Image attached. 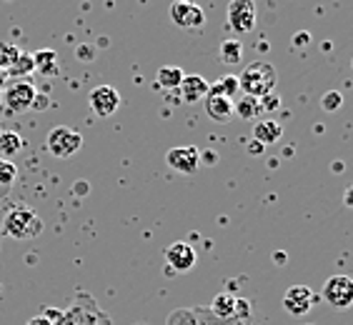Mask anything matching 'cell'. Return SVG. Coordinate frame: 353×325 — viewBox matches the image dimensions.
Listing matches in <instances>:
<instances>
[{
    "label": "cell",
    "mask_w": 353,
    "mask_h": 325,
    "mask_svg": "<svg viewBox=\"0 0 353 325\" xmlns=\"http://www.w3.org/2000/svg\"><path fill=\"white\" fill-rule=\"evenodd\" d=\"M0 238H3V228H0Z\"/></svg>",
    "instance_id": "cell-33"
},
{
    "label": "cell",
    "mask_w": 353,
    "mask_h": 325,
    "mask_svg": "<svg viewBox=\"0 0 353 325\" xmlns=\"http://www.w3.org/2000/svg\"><path fill=\"white\" fill-rule=\"evenodd\" d=\"M21 148H23V138L18 136L15 130L0 133V153H3V156H15Z\"/></svg>",
    "instance_id": "cell-22"
},
{
    "label": "cell",
    "mask_w": 353,
    "mask_h": 325,
    "mask_svg": "<svg viewBox=\"0 0 353 325\" xmlns=\"http://www.w3.org/2000/svg\"><path fill=\"white\" fill-rule=\"evenodd\" d=\"M30 61H33V68L38 70L41 75H46V78H53L58 70H61V63H58V55L53 53V50H38V53L30 55Z\"/></svg>",
    "instance_id": "cell-17"
},
{
    "label": "cell",
    "mask_w": 353,
    "mask_h": 325,
    "mask_svg": "<svg viewBox=\"0 0 353 325\" xmlns=\"http://www.w3.org/2000/svg\"><path fill=\"white\" fill-rule=\"evenodd\" d=\"M0 228L13 240H33L43 233V218L28 205H10L3 213Z\"/></svg>",
    "instance_id": "cell-2"
},
{
    "label": "cell",
    "mask_w": 353,
    "mask_h": 325,
    "mask_svg": "<svg viewBox=\"0 0 353 325\" xmlns=\"http://www.w3.org/2000/svg\"><path fill=\"white\" fill-rule=\"evenodd\" d=\"M75 53H81L83 61H90V58H93V55H90V53H93V50H90L88 45H81V48H78V50H75Z\"/></svg>",
    "instance_id": "cell-31"
},
{
    "label": "cell",
    "mask_w": 353,
    "mask_h": 325,
    "mask_svg": "<svg viewBox=\"0 0 353 325\" xmlns=\"http://www.w3.org/2000/svg\"><path fill=\"white\" fill-rule=\"evenodd\" d=\"M238 85H241V93L251 95V98H263V95L273 93L276 85H279V73L271 63L256 61L251 65H245V70L238 75Z\"/></svg>",
    "instance_id": "cell-3"
},
{
    "label": "cell",
    "mask_w": 353,
    "mask_h": 325,
    "mask_svg": "<svg viewBox=\"0 0 353 325\" xmlns=\"http://www.w3.org/2000/svg\"><path fill=\"white\" fill-rule=\"evenodd\" d=\"M88 105H90V110H93V116L110 118L121 108V93H118L113 85H98V88L90 90Z\"/></svg>",
    "instance_id": "cell-10"
},
{
    "label": "cell",
    "mask_w": 353,
    "mask_h": 325,
    "mask_svg": "<svg viewBox=\"0 0 353 325\" xmlns=\"http://www.w3.org/2000/svg\"><path fill=\"white\" fill-rule=\"evenodd\" d=\"M181 98H183L185 103H198V101H203L205 95H208V90H211V85L205 83L203 75H185L183 83H181Z\"/></svg>",
    "instance_id": "cell-14"
},
{
    "label": "cell",
    "mask_w": 353,
    "mask_h": 325,
    "mask_svg": "<svg viewBox=\"0 0 353 325\" xmlns=\"http://www.w3.org/2000/svg\"><path fill=\"white\" fill-rule=\"evenodd\" d=\"M343 205L353 208V185H351V188H346V193H343Z\"/></svg>",
    "instance_id": "cell-32"
},
{
    "label": "cell",
    "mask_w": 353,
    "mask_h": 325,
    "mask_svg": "<svg viewBox=\"0 0 353 325\" xmlns=\"http://www.w3.org/2000/svg\"><path fill=\"white\" fill-rule=\"evenodd\" d=\"M241 55H243V45H241L238 38H225V41L221 43L218 58H221L225 65H236V63H241Z\"/></svg>",
    "instance_id": "cell-20"
},
{
    "label": "cell",
    "mask_w": 353,
    "mask_h": 325,
    "mask_svg": "<svg viewBox=\"0 0 353 325\" xmlns=\"http://www.w3.org/2000/svg\"><path fill=\"white\" fill-rule=\"evenodd\" d=\"M321 298L326 300L331 308H339V311H346L353 305V278L351 275H331V278L323 283V291H321Z\"/></svg>",
    "instance_id": "cell-5"
},
{
    "label": "cell",
    "mask_w": 353,
    "mask_h": 325,
    "mask_svg": "<svg viewBox=\"0 0 353 325\" xmlns=\"http://www.w3.org/2000/svg\"><path fill=\"white\" fill-rule=\"evenodd\" d=\"M46 148L53 158H70L83 148V136L68 125H58L48 133Z\"/></svg>",
    "instance_id": "cell-4"
},
{
    "label": "cell",
    "mask_w": 353,
    "mask_h": 325,
    "mask_svg": "<svg viewBox=\"0 0 353 325\" xmlns=\"http://www.w3.org/2000/svg\"><path fill=\"white\" fill-rule=\"evenodd\" d=\"M351 70H353V61H351Z\"/></svg>",
    "instance_id": "cell-35"
},
{
    "label": "cell",
    "mask_w": 353,
    "mask_h": 325,
    "mask_svg": "<svg viewBox=\"0 0 353 325\" xmlns=\"http://www.w3.org/2000/svg\"><path fill=\"white\" fill-rule=\"evenodd\" d=\"M341 103H343V98H341L339 90H331V93H326L323 98H321V108L326 110V113H331V110H339Z\"/></svg>",
    "instance_id": "cell-27"
},
{
    "label": "cell",
    "mask_w": 353,
    "mask_h": 325,
    "mask_svg": "<svg viewBox=\"0 0 353 325\" xmlns=\"http://www.w3.org/2000/svg\"><path fill=\"white\" fill-rule=\"evenodd\" d=\"M259 108L263 110V113H273V110H279L281 108V98L276 93H268V95H263L259 101Z\"/></svg>",
    "instance_id": "cell-28"
},
{
    "label": "cell",
    "mask_w": 353,
    "mask_h": 325,
    "mask_svg": "<svg viewBox=\"0 0 353 325\" xmlns=\"http://www.w3.org/2000/svg\"><path fill=\"white\" fill-rule=\"evenodd\" d=\"M203 105H205V116L211 118L213 123H221V125L231 123L233 116H236V113H233V101L218 88L216 83H213L208 95L203 98Z\"/></svg>",
    "instance_id": "cell-9"
},
{
    "label": "cell",
    "mask_w": 353,
    "mask_h": 325,
    "mask_svg": "<svg viewBox=\"0 0 353 325\" xmlns=\"http://www.w3.org/2000/svg\"><path fill=\"white\" fill-rule=\"evenodd\" d=\"M283 308L291 318H303L313 311V291L308 285H291L283 295Z\"/></svg>",
    "instance_id": "cell-11"
},
{
    "label": "cell",
    "mask_w": 353,
    "mask_h": 325,
    "mask_svg": "<svg viewBox=\"0 0 353 325\" xmlns=\"http://www.w3.org/2000/svg\"><path fill=\"white\" fill-rule=\"evenodd\" d=\"M185 73L178 65H163V68H158L156 73V85L163 90H178L181 88V83H183Z\"/></svg>",
    "instance_id": "cell-18"
},
{
    "label": "cell",
    "mask_w": 353,
    "mask_h": 325,
    "mask_svg": "<svg viewBox=\"0 0 353 325\" xmlns=\"http://www.w3.org/2000/svg\"><path fill=\"white\" fill-rule=\"evenodd\" d=\"M208 311H211L218 320H236L238 295H233V293H218Z\"/></svg>",
    "instance_id": "cell-16"
},
{
    "label": "cell",
    "mask_w": 353,
    "mask_h": 325,
    "mask_svg": "<svg viewBox=\"0 0 353 325\" xmlns=\"http://www.w3.org/2000/svg\"><path fill=\"white\" fill-rule=\"evenodd\" d=\"M196 251L190 248L188 243L178 240V243H170L165 248V268H168L170 275L176 273H188L193 265H196Z\"/></svg>",
    "instance_id": "cell-12"
},
{
    "label": "cell",
    "mask_w": 353,
    "mask_h": 325,
    "mask_svg": "<svg viewBox=\"0 0 353 325\" xmlns=\"http://www.w3.org/2000/svg\"><path fill=\"white\" fill-rule=\"evenodd\" d=\"M136 325H145V323H136Z\"/></svg>",
    "instance_id": "cell-36"
},
{
    "label": "cell",
    "mask_w": 353,
    "mask_h": 325,
    "mask_svg": "<svg viewBox=\"0 0 353 325\" xmlns=\"http://www.w3.org/2000/svg\"><path fill=\"white\" fill-rule=\"evenodd\" d=\"M61 315V311L58 308H46V311L41 313V315H33V318L28 320L26 325H53V320Z\"/></svg>",
    "instance_id": "cell-26"
},
{
    "label": "cell",
    "mask_w": 353,
    "mask_h": 325,
    "mask_svg": "<svg viewBox=\"0 0 353 325\" xmlns=\"http://www.w3.org/2000/svg\"><path fill=\"white\" fill-rule=\"evenodd\" d=\"M281 136H283V128H281V123L273 120V118H265V120H259L253 125V140H259L263 148L279 143Z\"/></svg>",
    "instance_id": "cell-15"
},
{
    "label": "cell",
    "mask_w": 353,
    "mask_h": 325,
    "mask_svg": "<svg viewBox=\"0 0 353 325\" xmlns=\"http://www.w3.org/2000/svg\"><path fill=\"white\" fill-rule=\"evenodd\" d=\"M165 325H198V311L196 308H178L168 315Z\"/></svg>",
    "instance_id": "cell-23"
},
{
    "label": "cell",
    "mask_w": 353,
    "mask_h": 325,
    "mask_svg": "<svg viewBox=\"0 0 353 325\" xmlns=\"http://www.w3.org/2000/svg\"><path fill=\"white\" fill-rule=\"evenodd\" d=\"M53 325H113L110 315L103 311L90 293H75L70 305L53 320Z\"/></svg>",
    "instance_id": "cell-1"
},
{
    "label": "cell",
    "mask_w": 353,
    "mask_h": 325,
    "mask_svg": "<svg viewBox=\"0 0 353 325\" xmlns=\"http://www.w3.org/2000/svg\"><path fill=\"white\" fill-rule=\"evenodd\" d=\"M311 41V33H303V30H301V33H296V41H293V45L299 48V45H303V43H308Z\"/></svg>",
    "instance_id": "cell-29"
},
{
    "label": "cell",
    "mask_w": 353,
    "mask_h": 325,
    "mask_svg": "<svg viewBox=\"0 0 353 325\" xmlns=\"http://www.w3.org/2000/svg\"><path fill=\"white\" fill-rule=\"evenodd\" d=\"M15 176H18V170H15L13 162L8 160V158H0V198H3L8 190L13 188Z\"/></svg>",
    "instance_id": "cell-21"
},
{
    "label": "cell",
    "mask_w": 353,
    "mask_h": 325,
    "mask_svg": "<svg viewBox=\"0 0 353 325\" xmlns=\"http://www.w3.org/2000/svg\"><path fill=\"white\" fill-rule=\"evenodd\" d=\"M198 311V325H238V320H218L208 308H196Z\"/></svg>",
    "instance_id": "cell-25"
},
{
    "label": "cell",
    "mask_w": 353,
    "mask_h": 325,
    "mask_svg": "<svg viewBox=\"0 0 353 325\" xmlns=\"http://www.w3.org/2000/svg\"><path fill=\"white\" fill-rule=\"evenodd\" d=\"M170 21L176 23L178 28L196 30V28L205 25V13L203 8L193 3V0H176V3H170Z\"/></svg>",
    "instance_id": "cell-8"
},
{
    "label": "cell",
    "mask_w": 353,
    "mask_h": 325,
    "mask_svg": "<svg viewBox=\"0 0 353 325\" xmlns=\"http://www.w3.org/2000/svg\"><path fill=\"white\" fill-rule=\"evenodd\" d=\"M238 325H248V323H238Z\"/></svg>",
    "instance_id": "cell-34"
},
{
    "label": "cell",
    "mask_w": 353,
    "mask_h": 325,
    "mask_svg": "<svg viewBox=\"0 0 353 325\" xmlns=\"http://www.w3.org/2000/svg\"><path fill=\"white\" fill-rule=\"evenodd\" d=\"M248 150H251V156H261V153H263V145H261V143L259 140H251V143H248Z\"/></svg>",
    "instance_id": "cell-30"
},
{
    "label": "cell",
    "mask_w": 353,
    "mask_h": 325,
    "mask_svg": "<svg viewBox=\"0 0 353 325\" xmlns=\"http://www.w3.org/2000/svg\"><path fill=\"white\" fill-rule=\"evenodd\" d=\"M233 113L238 118H243V120H253V118L259 116L261 108H259V98H251V95H243L238 101H233Z\"/></svg>",
    "instance_id": "cell-19"
},
{
    "label": "cell",
    "mask_w": 353,
    "mask_h": 325,
    "mask_svg": "<svg viewBox=\"0 0 353 325\" xmlns=\"http://www.w3.org/2000/svg\"><path fill=\"white\" fill-rule=\"evenodd\" d=\"M35 88H33V83H28V81H21V83H13L10 88L6 90V108L10 110V113H26V110L33 108V103H35Z\"/></svg>",
    "instance_id": "cell-13"
},
{
    "label": "cell",
    "mask_w": 353,
    "mask_h": 325,
    "mask_svg": "<svg viewBox=\"0 0 353 325\" xmlns=\"http://www.w3.org/2000/svg\"><path fill=\"white\" fill-rule=\"evenodd\" d=\"M218 88L223 90L228 98L233 101V95H241V85H238V75H223L221 81L216 83Z\"/></svg>",
    "instance_id": "cell-24"
},
{
    "label": "cell",
    "mask_w": 353,
    "mask_h": 325,
    "mask_svg": "<svg viewBox=\"0 0 353 325\" xmlns=\"http://www.w3.org/2000/svg\"><path fill=\"white\" fill-rule=\"evenodd\" d=\"M259 13L253 0H231L228 3V28L236 35H248L256 28Z\"/></svg>",
    "instance_id": "cell-6"
},
{
    "label": "cell",
    "mask_w": 353,
    "mask_h": 325,
    "mask_svg": "<svg viewBox=\"0 0 353 325\" xmlns=\"http://www.w3.org/2000/svg\"><path fill=\"white\" fill-rule=\"evenodd\" d=\"M201 160H203V153L196 145H181V148H170L165 153L168 168H173L181 176H196L198 168H201Z\"/></svg>",
    "instance_id": "cell-7"
}]
</instances>
